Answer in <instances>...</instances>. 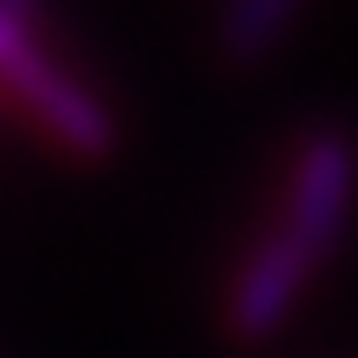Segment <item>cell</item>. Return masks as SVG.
I'll use <instances>...</instances> for the list:
<instances>
[{
  "instance_id": "1",
  "label": "cell",
  "mask_w": 358,
  "mask_h": 358,
  "mask_svg": "<svg viewBox=\"0 0 358 358\" xmlns=\"http://www.w3.org/2000/svg\"><path fill=\"white\" fill-rule=\"evenodd\" d=\"M0 87L52 134L62 149L72 154H108L113 149V118L97 97L46 57L36 41V21L26 6H6L0 0Z\"/></svg>"
},
{
  "instance_id": "2",
  "label": "cell",
  "mask_w": 358,
  "mask_h": 358,
  "mask_svg": "<svg viewBox=\"0 0 358 358\" xmlns=\"http://www.w3.org/2000/svg\"><path fill=\"white\" fill-rule=\"evenodd\" d=\"M353 189H358V154L343 134L322 128V134L302 138V149L292 154V174H287V215L282 231L322 266L328 251L338 246L353 210Z\"/></svg>"
},
{
  "instance_id": "3",
  "label": "cell",
  "mask_w": 358,
  "mask_h": 358,
  "mask_svg": "<svg viewBox=\"0 0 358 358\" xmlns=\"http://www.w3.org/2000/svg\"><path fill=\"white\" fill-rule=\"evenodd\" d=\"M317 262L292 241L282 225L266 231L251 246V256L241 262L231 297H225V322L236 338H271L292 317V307L302 302L307 282H313Z\"/></svg>"
},
{
  "instance_id": "4",
  "label": "cell",
  "mask_w": 358,
  "mask_h": 358,
  "mask_svg": "<svg viewBox=\"0 0 358 358\" xmlns=\"http://www.w3.org/2000/svg\"><path fill=\"white\" fill-rule=\"evenodd\" d=\"M292 6H282V0H246V6H236L231 15H225L220 26V46L231 62H256L266 57L276 41H282V31L292 26Z\"/></svg>"
}]
</instances>
